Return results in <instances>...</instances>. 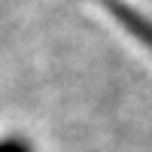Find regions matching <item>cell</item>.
Returning <instances> with one entry per match:
<instances>
[{
    "label": "cell",
    "instance_id": "obj_1",
    "mask_svg": "<svg viewBox=\"0 0 152 152\" xmlns=\"http://www.w3.org/2000/svg\"><path fill=\"white\" fill-rule=\"evenodd\" d=\"M0 152H31L24 140H0Z\"/></svg>",
    "mask_w": 152,
    "mask_h": 152
}]
</instances>
